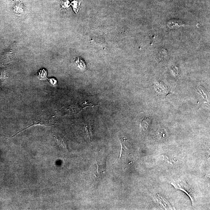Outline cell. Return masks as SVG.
Segmentation results:
<instances>
[{"label":"cell","mask_w":210,"mask_h":210,"mask_svg":"<svg viewBox=\"0 0 210 210\" xmlns=\"http://www.w3.org/2000/svg\"><path fill=\"white\" fill-rule=\"evenodd\" d=\"M150 122H151V120L149 118H144L141 121V126L143 131H146L150 126Z\"/></svg>","instance_id":"obj_1"},{"label":"cell","mask_w":210,"mask_h":210,"mask_svg":"<svg viewBox=\"0 0 210 210\" xmlns=\"http://www.w3.org/2000/svg\"><path fill=\"white\" fill-rule=\"evenodd\" d=\"M48 76V71L46 69L42 68L39 70L38 76L40 79H45Z\"/></svg>","instance_id":"obj_2"},{"label":"cell","mask_w":210,"mask_h":210,"mask_svg":"<svg viewBox=\"0 0 210 210\" xmlns=\"http://www.w3.org/2000/svg\"><path fill=\"white\" fill-rule=\"evenodd\" d=\"M81 4V1L79 0H74L72 1L71 3L72 7H73L74 11L75 13H77L79 8L80 4Z\"/></svg>","instance_id":"obj_3"},{"label":"cell","mask_w":210,"mask_h":210,"mask_svg":"<svg viewBox=\"0 0 210 210\" xmlns=\"http://www.w3.org/2000/svg\"><path fill=\"white\" fill-rule=\"evenodd\" d=\"M56 141L57 143H59L60 146L62 147V150H64V151H67L66 142L64 139H62V140H59V139H56Z\"/></svg>","instance_id":"obj_4"},{"label":"cell","mask_w":210,"mask_h":210,"mask_svg":"<svg viewBox=\"0 0 210 210\" xmlns=\"http://www.w3.org/2000/svg\"><path fill=\"white\" fill-rule=\"evenodd\" d=\"M85 128L86 132H87V137L88 139H90L91 137L92 136V131L91 127L90 125L85 124Z\"/></svg>","instance_id":"obj_5"},{"label":"cell","mask_w":210,"mask_h":210,"mask_svg":"<svg viewBox=\"0 0 210 210\" xmlns=\"http://www.w3.org/2000/svg\"><path fill=\"white\" fill-rule=\"evenodd\" d=\"M62 2L61 3V6H62L63 7L67 8L69 7L70 3L68 0H62Z\"/></svg>","instance_id":"obj_6"},{"label":"cell","mask_w":210,"mask_h":210,"mask_svg":"<svg viewBox=\"0 0 210 210\" xmlns=\"http://www.w3.org/2000/svg\"><path fill=\"white\" fill-rule=\"evenodd\" d=\"M48 81H49L50 84H52L53 86L56 85L57 84V79L55 78H51L48 79Z\"/></svg>","instance_id":"obj_7"},{"label":"cell","mask_w":210,"mask_h":210,"mask_svg":"<svg viewBox=\"0 0 210 210\" xmlns=\"http://www.w3.org/2000/svg\"><path fill=\"white\" fill-rule=\"evenodd\" d=\"M78 64H79V66L80 67V68H83V69H84V67H85V64H84V61H83V60H80L78 59Z\"/></svg>","instance_id":"obj_8"}]
</instances>
